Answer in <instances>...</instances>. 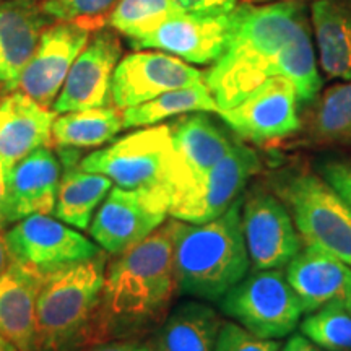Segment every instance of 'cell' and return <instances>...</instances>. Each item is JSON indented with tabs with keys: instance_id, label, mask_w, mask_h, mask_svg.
Returning a JSON list of instances; mask_svg holds the SVG:
<instances>
[{
	"instance_id": "1",
	"label": "cell",
	"mask_w": 351,
	"mask_h": 351,
	"mask_svg": "<svg viewBox=\"0 0 351 351\" xmlns=\"http://www.w3.org/2000/svg\"><path fill=\"white\" fill-rule=\"evenodd\" d=\"M271 77L291 80L301 103L313 101L322 86L304 7L295 0L236 7L226 49L204 80L223 111Z\"/></svg>"
},
{
	"instance_id": "2",
	"label": "cell",
	"mask_w": 351,
	"mask_h": 351,
	"mask_svg": "<svg viewBox=\"0 0 351 351\" xmlns=\"http://www.w3.org/2000/svg\"><path fill=\"white\" fill-rule=\"evenodd\" d=\"M173 218L142 243L108 261L96 327V345L134 340L155 327L168 313L178 291L174 275Z\"/></svg>"
},
{
	"instance_id": "3",
	"label": "cell",
	"mask_w": 351,
	"mask_h": 351,
	"mask_svg": "<svg viewBox=\"0 0 351 351\" xmlns=\"http://www.w3.org/2000/svg\"><path fill=\"white\" fill-rule=\"evenodd\" d=\"M243 200L207 223L179 221L174 234V275L178 293L218 301L249 270L243 221Z\"/></svg>"
},
{
	"instance_id": "4",
	"label": "cell",
	"mask_w": 351,
	"mask_h": 351,
	"mask_svg": "<svg viewBox=\"0 0 351 351\" xmlns=\"http://www.w3.org/2000/svg\"><path fill=\"white\" fill-rule=\"evenodd\" d=\"M108 254L46 275L36 302V351H85L96 327Z\"/></svg>"
},
{
	"instance_id": "5",
	"label": "cell",
	"mask_w": 351,
	"mask_h": 351,
	"mask_svg": "<svg viewBox=\"0 0 351 351\" xmlns=\"http://www.w3.org/2000/svg\"><path fill=\"white\" fill-rule=\"evenodd\" d=\"M171 160L173 138L169 125H152L83 156L80 168L106 176L117 187L158 192L171 205L166 194Z\"/></svg>"
},
{
	"instance_id": "6",
	"label": "cell",
	"mask_w": 351,
	"mask_h": 351,
	"mask_svg": "<svg viewBox=\"0 0 351 351\" xmlns=\"http://www.w3.org/2000/svg\"><path fill=\"white\" fill-rule=\"evenodd\" d=\"M298 231L309 244L351 267V207L319 176L300 173L278 186Z\"/></svg>"
},
{
	"instance_id": "7",
	"label": "cell",
	"mask_w": 351,
	"mask_h": 351,
	"mask_svg": "<svg viewBox=\"0 0 351 351\" xmlns=\"http://www.w3.org/2000/svg\"><path fill=\"white\" fill-rule=\"evenodd\" d=\"M223 313L261 339H282L300 324L302 306L280 270H257L221 298Z\"/></svg>"
},
{
	"instance_id": "8",
	"label": "cell",
	"mask_w": 351,
	"mask_h": 351,
	"mask_svg": "<svg viewBox=\"0 0 351 351\" xmlns=\"http://www.w3.org/2000/svg\"><path fill=\"white\" fill-rule=\"evenodd\" d=\"M3 238L10 261L41 276L90 261L103 252L75 228L46 213L29 215L13 223L3 231Z\"/></svg>"
},
{
	"instance_id": "9",
	"label": "cell",
	"mask_w": 351,
	"mask_h": 351,
	"mask_svg": "<svg viewBox=\"0 0 351 351\" xmlns=\"http://www.w3.org/2000/svg\"><path fill=\"white\" fill-rule=\"evenodd\" d=\"M168 215V202L158 192L114 187L96 210L88 231L108 256H119L156 231Z\"/></svg>"
},
{
	"instance_id": "10",
	"label": "cell",
	"mask_w": 351,
	"mask_h": 351,
	"mask_svg": "<svg viewBox=\"0 0 351 351\" xmlns=\"http://www.w3.org/2000/svg\"><path fill=\"white\" fill-rule=\"evenodd\" d=\"M173 160L166 178L169 210L231 150L234 142L205 112H191L169 125Z\"/></svg>"
},
{
	"instance_id": "11",
	"label": "cell",
	"mask_w": 351,
	"mask_h": 351,
	"mask_svg": "<svg viewBox=\"0 0 351 351\" xmlns=\"http://www.w3.org/2000/svg\"><path fill=\"white\" fill-rule=\"evenodd\" d=\"M261 168L252 148L234 143L199 182L174 202L169 217L184 223H207L218 218L239 199L249 178Z\"/></svg>"
},
{
	"instance_id": "12",
	"label": "cell",
	"mask_w": 351,
	"mask_h": 351,
	"mask_svg": "<svg viewBox=\"0 0 351 351\" xmlns=\"http://www.w3.org/2000/svg\"><path fill=\"white\" fill-rule=\"evenodd\" d=\"M298 101L300 98L291 80L271 77L234 108L223 109L218 114L241 138L265 143L288 137L300 129Z\"/></svg>"
},
{
	"instance_id": "13",
	"label": "cell",
	"mask_w": 351,
	"mask_h": 351,
	"mask_svg": "<svg viewBox=\"0 0 351 351\" xmlns=\"http://www.w3.org/2000/svg\"><path fill=\"white\" fill-rule=\"evenodd\" d=\"M205 75L179 57L155 51H135L119 60L111 83V103L127 109L147 103L166 91L205 82Z\"/></svg>"
},
{
	"instance_id": "14",
	"label": "cell",
	"mask_w": 351,
	"mask_h": 351,
	"mask_svg": "<svg viewBox=\"0 0 351 351\" xmlns=\"http://www.w3.org/2000/svg\"><path fill=\"white\" fill-rule=\"evenodd\" d=\"M121 39L111 28H99L69 70L52 111L59 114L104 108L111 103L114 70L121 60Z\"/></svg>"
},
{
	"instance_id": "15",
	"label": "cell",
	"mask_w": 351,
	"mask_h": 351,
	"mask_svg": "<svg viewBox=\"0 0 351 351\" xmlns=\"http://www.w3.org/2000/svg\"><path fill=\"white\" fill-rule=\"evenodd\" d=\"M90 39V28L80 21H57L44 29L38 47L25 65L16 90L41 106L52 108L69 70Z\"/></svg>"
},
{
	"instance_id": "16",
	"label": "cell",
	"mask_w": 351,
	"mask_h": 351,
	"mask_svg": "<svg viewBox=\"0 0 351 351\" xmlns=\"http://www.w3.org/2000/svg\"><path fill=\"white\" fill-rule=\"evenodd\" d=\"M241 221L245 247L256 270L280 269L300 251L291 215L276 197L254 192L244 202Z\"/></svg>"
},
{
	"instance_id": "17",
	"label": "cell",
	"mask_w": 351,
	"mask_h": 351,
	"mask_svg": "<svg viewBox=\"0 0 351 351\" xmlns=\"http://www.w3.org/2000/svg\"><path fill=\"white\" fill-rule=\"evenodd\" d=\"M231 33V13L197 15L182 12L145 36L129 41L135 51L155 49L186 60L207 65L218 60L228 46Z\"/></svg>"
},
{
	"instance_id": "18",
	"label": "cell",
	"mask_w": 351,
	"mask_h": 351,
	"mask_svg": "<svg viewBox=\"0 0 351 351\" xmlns=\"http://www.w3.org/2000/svg\"><path fill=\"white\" fill-rule=\"evenodd\" d=\"M287 280L300 298L302 313L313 314L333 302L351 300V267L333 254L309 244L288 263Z\"/></svg>"
},
{
	"instance_id": "19",
	"label": "cell",
	"mask_w": 351,
	"mask_h": 351,
	"mask_svg": "<svg viewBox=\"0 0 351 351\" xmlns=\"http://www.w3.org/2000/svg\"><path fill=\"white\" fill-rule=\"evenodd\" d=\"M52 21L43 0L0 2V85L8 93L16 90L25 65Z\"/></svg>"
},
{
	"instance_id": "20",
	"label": "cell",
	"mask_w": 351,
	"mask_h": 351,
	"mask_svg": "<svg viewBox=\"0 0 351 351\" xmlns=\"http://www.w3.org/2000/svg\"><path fill=\"white\" fill-rule=\"evenodd\" d=\"M62 165L51 148L29 153L7 173L8 228L29 215L54 212Z\"/></svg>"
},
{
	"instance_id": "21",
	"label": "cell",
	"mask_w": 351,
	"mask_h": 351,
	"mask_svg": "<svg viewBox=\"0 0 351 351\" xmlns=\"http://www.w3.org/2000/svg\"><path fill=\"white\" fill-rule=\"evenodd\" d=\"M57 114L41 106L23 91H12L0 99V163L8 173L29 153L52 142Z\"/></svg>"
},
{
	"instance_id": "22",
	"label": "cell",
	"mask_w": 351,
	"mask_h": 351,
	"mask_svg": "<svg viewBox=\"0 0 351 351\" xmlns=\"http://www.w3.org/2000/svg\"><path fill=\"white\" fill-rule=\"evenodd\" d=\"M43 278L13 261L0 275V335L20 351H36V302Z\"/></svg>"
},
{
	"instance_id": "23",
	"label": "cell",
	"mask_w": 351,
	"mask_h": 351,
	"mask_svg": "<svg viewBox=\"0 0 351 351\" xmlns=\"http://www.w3.org/2000/svg\"><path fill=\"white\" fill-rule=\"evenodd\" d=\"M57 150L64 173L60 176L52 215L69 226L85 231L90 228L96 210L112 189V181L103 174L82 169L80 153L75 148Z\"/></svg>"
},
{
	"instance_id": "24",
	"label": "cell",
	"mask_w": 351,
	"mask_h": 351,
	"mask_svg": "<svg viewBox=\"0 0 351 351\" xmlns=\"http://www.w3.org/2000/svg\"><path fill=\"white\" fill-rule=\"evenodd\" d=\"M311 10L320 67L351 82V0H315Z\"/></svg>"
},
{
	"instance_id": "25",
	"label": "cell",
	"mask_w": 351,
	"mask_h": 351,
	"mask_svg": "<svg viewBox=\"0 0 351 351\" xmlns=\"http://www.w3.org/2000/svg\"><path fill=\"white\" fill-rule=\"evenodd\" d=\"M221 320L202 302L178 306L153 337V351H213Z\"/></svg>"
},
{
	"instance_id": "26",
	"label": "cell",
	"mask_w": 351,
	"mask_h": 351,
	"mask_svg": "<svg viewBox=\"0 0 351 351\" xmlns=\"http://www.w3.org/2000/svg\"><path fill=\"white\" fill-rule=\"evenodd\" d=\"M124 129L122 111L117 108H90L59 114L52 124V143L57 148L103 147Z\"/></svg>"
},
{
	"instance_id": "27",
	"label": "cell",
	"mask_w": 351,
	"mask_h": 351,
	"mask_svg": "<svg viewBox=\"0 0 351 351\" xmlns=\"http://www.w3.org/2000/svg\"><path fill=\"white\" fill-rule=\"evenodd\" d=\"M218 104L205 85V82L197 85L166 91L147 103L122 109V125L124 129L158 125L161 121L169 117L184 116L191 112H217Z\"/></svg>"
},
{
	"instance_id": "28",
	"label": "cell",
	"mask_w": 351,
	"mask_h": 351,
	"mask_svg": "<svg viewBox=\"0 0 351 351\" xmlns=\"http://www.w3.org/2000/svg\"><path fill=\"white\" fill-rule=\"evenodd\" d=\"M182 12L174 0H117L108 21L127 41H134L155 32Z\"/></svg>"
},
{
	"instance_id": "29",
	"label": "cell",
	"mask_w": 351,
	"mask_h": 351,
	"mask_svg": "<svg viewBox=\"0 0 351 351\" xmlns=\"http://www.w3.org/2000/svg\"><path fill=\"white\" fill-rule=\"evenodd\" d=\"M302 333L328 351H351V313L333 302L315 311L302 322Z\"/></svg>"
},
{
	"instance_id": "30",
	"label": "cell",
	"mask_w": 351,
	"mask_h": 351,
	"mask_svg": "<svg viewBox=\"0 0 351 351\" xmlns=\"http://www.w3.org/2000/svg\"><path fill=\"white\" fill-rule=\"evenodd\" d=\"M314 134L322 140L351 138V82L324 95L314 116Z\"/></svg>"
},
{
	"instance_id": "31",
	"label": "cell",
	"mask_w": 351,
	"mask_h": 351,
	"mask_svg": "<svg viewBox=\"0 0 351 351\" xmlns=\"http://www.w3.org/2000/svg\"><path fill=\"white\" fill-rule=\"evenodd\" d=\"M117 0H43V8L52 20L90 25L111 12Z\"/></svg>"
},
{
	"instance_id": "32",
	"label": "cell",
	"mask_w": 351,
	"mask_h": 351,
	"mask_svg": "<svg viewBox=\"0 0 351 351\" xmlns=\"http://www.w3.org/2000/svg\"><path fill=\"white\" fill-rule=\"evenodd\" d=\"M213 351H280V343L261 339L234 322L221 324Z\"/></svg>"
},
{
	"instance_id": "33",
	"label": "cell",
	"mask_w": 351,
	"mask_h": 351,
	"mask_svg": "<svg viewBox=\"0 0 351 351\" xmlns=\"http://www.w3.org/2000/svg\"><path fill=\"white\" fill-rule=\"evenodd\" d=\"M326 182L351 207V163L348 161H327L322 165Z\"/></svg>"
},
{
	"instance_id": "34",
	"label": "cell",
	"mask_w": 351,
	"mask_h": 351,
	"mask_svg": "<svg viewBox=\"0 0 351 351\" xmlns=\"http://www.w3.org/2000/svg\"><path fill=\"white\" fill-rule=\"evenodd\" d=\"M184 12L197 15H226L238 7V0H174Z\"/></svg>"
},
{
	"instance_id": "35",
	"label": "cell",
	"mask_w": 351,
	"mask_h": 351,
	"mask_svg": "<svg viewBox=\"0 0 351 351\" xmlns=\"http://www.w3.org/2000/svg\"><path fill=\"white\" fill-rule=\"evenodd\" d=\"M85 351H153L150 345L138 343L137 340H111L93 345Z\"/></svg>"
},
{
	"instance_id": "36",
	"label": "cell",
	"mask_w": 351,
	"mask_h": 351,
	"mask_svg": "<svg viewBox=\"0 0 351 351\" xmlns=\"http://www.w3.org/2000/svg\"><path fill=\"white\" fill-rule=\"evenodd\" d=\"M7 228V171L0 163V231H5Z\"/></svg>"
},
{
	"instance_id": "37",
	"label": "cell",
	"mask_w": 351,
	"mask_h": 351,
	"mask_svg": "<svg viewBox=\"0 0 351 351\" xmlns=\"http://www.w3.org/2000/svg\"><path fill=\"white\" fill-rule=\"evenodd\" d=\"M282 351H320L314 341H309L302 335H293L291 339L287 341L285 348Z\"/></svg>"
},
{
	"instance_id": "38",
	"label": "cell",
	"mask_w": 351,
	"mask_h": 351,
	"mask_svg": "<svg viewBox=\"0 0 351 351\" xmlns=\"http://www.w3.org/2000/svg\"><path fill=\"white\" fill-rule=\"evenodd\" d=\"M8 263H10V254H8L3 232H0V275L7 270Z\"/></svg>"
},
{
	"instance_id": "39",
	"label": "cell",
	"mask_w": 351,
	"mask_h": 351,
	"mask_svg": "<svg viewBox=\"0 0 351 351\" xmlns=\"http://www.w3.org/2000/svg\"><path fill=\"white\" fill-rule=\"evenodd\" d=\"M0 351H20V350L16 348L12 341H8L7 339H3V337L0 335Z\"/></svg>"
},
{
	"instance_id": "40",
	"label": "cell",
	"mask_w": 351,
	"mask_h": 351,
	"mask_svg": "<svg viewBox=\"0 0 351 351\" xmlns=\"http://www.w3.org/2000/svg\"><path fill=\"white\" fill-rule=\"evenodd\" d=\"M256 2H278V0H256Z\"/></svg>"
},
{
	"instance_id": "41",
	"label": "cell",
	"mask_w": 351,
	"mask_h": 351,
	"mask_svg": "<svg viewBox=\"0 0 351 351\" xmlns=\"http://www.w3.org/2000/svg\"><path fill=\"white\" fill-rule=\"evenodd\" d=\"M346 309H348V311H350V313H351V300H350V302H348V304H346Z\"/></svg>"
}]
</instances>
